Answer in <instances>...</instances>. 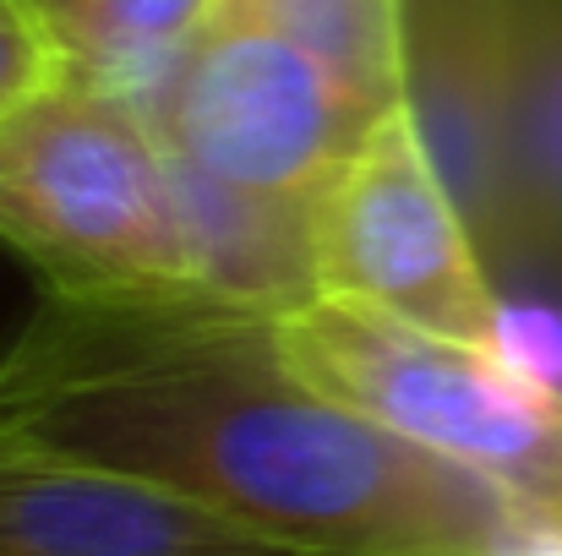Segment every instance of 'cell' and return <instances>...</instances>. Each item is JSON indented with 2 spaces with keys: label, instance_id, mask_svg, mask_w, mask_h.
Instances as JSON below:
<instances>
[{
  "label": "cell",
  "instance_id": "6",
  "mask_svg": "<svg viewBox=\"0 0 562 556\" xmlns=\"http://www.w3.org/2000/svg\"><path fill=\"white\" fill-rule=\"evenodd\" d=\"M530 0H442L409 44V110L481 246H519V60Z\"/></svg>",
  "mask_w": 562,
  "mask_h": 556
},
{
  "label": "cell",
  "instance_id": "11",
  "mask_svg": "<svg viewBox=\"0 0 562 556\" xmlns=\"http://www.w3.org/2000/svg\"><path fill=\"white\" fill-rule=\"evenodd\" d=\"M71 77V60L38 0H0V132Z\"/></svg>",
  "mask_w": 562,
  "mask_h": 556
},
{
  "label": "cell",
  "instance_id": "3",
  "mask_svg": "<svg viewBox=\"0 0 562 556\" xmlns=\"http://www.w3.org/2000/svg\"><path fill=\"white\" fill-rule=\"evenodd\" d=\"M290 361L350 409L481 475L562 535V387L475 350L415 333L356 300L312 295L279 311Z\"/></svg>",
  "mask_w": 562,
  "mask_h": 556
},
{
  "label": "cell",
  "instance_id": "7",
  "mask_svg": "<svg viewBox=\"0 0 562 556\" xmlns=\"http://www.w3.org/2000/svg\"><path fill=\"white\" fill-rule=\"evenodd\" d=\"M0 556H312L154 480L0 431Z\"/></svg>",
  "mask_w": 562,
  "mask_h": 556
},
{
  "label": "cell",
  "instance_id": "4",
  "mask_svg": "<svg viewBox=\"0 0 562 556\" xmlns=\"http://www.w3.org/2000/svg\"><path fill=\"white\" fill-rule=\"evenodd\" d=\"M382 115L246 0H218L148 104L181 170L279 207H317Z\"/></svg>",
  "mask_w": 562,
  "mask_h": 556
},
{
  "label": "cell",
  "instance_id": "2",
  "mask_svg": "<svg viewBox=\"0 0 562 556\" xmlns=\"http://www.w3.org/2000/svg\"><path fill=\"white\" fill-rule=\"evenodd\" d=\"M0 240L44 290L207 284L148 110L77 71L0 132Z\"/></svg>",
  "mask_w": 562,
  "mask_h": 556
},
{
  "label": "cell",
  "instance_id": "8",
  "mask_svg": "<svg viewBox=\"0 0 562 556\" xmlns=\"http://www.w3.org/2000/svg\"><path fill=\"white\" fill-rule=\"evenodd\" d=\"M38 11L77 77L148 110L218 0H38Z\"/></svg>",
  "mask_w": 562,
  "mask_h": 556
},
{
  "label": "cell",
  "instance_id": "1",
  "mask_svg": "<svg viewBox=\"0 0 562 556\" xmlns=\"http://www.w3.org/2000/svg\"><path fill=\"white\" fill-rule=\"evenodd\" d=\"M0 431L312 556H503L558 535L317 387L279 311L213 284L44 290L0 350Z\"/></svg>",
  "mask_w": 562,
  "mask_h": 556
},
{
  "label": "cell",
  "instance_id": "9",
  "mask_svg": "<svg viewBox=\"0 0 562 556\" xmlns=\"http://www.w3.org/2000/svg\"><path fill=\"white\" fill-rule=\"evenodd\" d=\"M376 110L409 104L404 0H246Z\"/></svg>",
  "mask_w": 562,
  "mask_h": 556
},
{
  "label": "cell",
  "instance_id": "10",
  "mask_svg": "<svg viewBox=\"0 0 562 556\" xmlns=\"http://www.w3.org/2000/svg\"><path fill=\"white\" fill-rule=\"evenodd\" d=\"M514 164L519 246H562V0H530Z\"/></svg>",
  "mask_w": 562,
  "mask_h": 556
},
{
  "label": "cell",
  "instance_id": "5",
  "mask_svg": "<svg viewBox=\"0 0 562 556\" xmlns=\"http://www.w3.org/2000/svg\"><path fill=\"white\" fill-rule=\"evenodd\" d=\"M312 284L317 295L372 306L415 333L508 350V322L481 262V240L409 104L382 115L356 164L317 196Z\"/></svg>",
  "mask_w": 562,
  "mask_h": 556
}]
</instances>
